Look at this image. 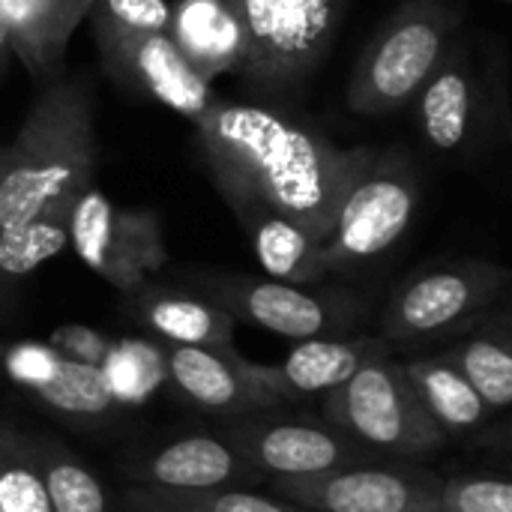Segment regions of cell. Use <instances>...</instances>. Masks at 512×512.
Returning a JSON list of instances; mask_svg holds the SVG:
<instances>
[{
	"label": "cell",
	"instance_id": "6da1fadb",
	"mask_svg": "<svg viewBox=\"0 0 512 512\" xmlns=\"http://www.w3.org/2000/svg\"><path fill=\"white\" fill-rule=\"evenodd\" d=\"M201 159L228 207L258 204L327 240L339 201L372 162V147H339L276 108L216 99L195 120Z\"/></svg>",
	"mask_w": 512,
	"mask_h": 512
},
{
	"label": "cell",
	"instance_id": "7a4b0ae2",
	"mask_svg": "<svg viewBox=\"0 0 512 512\" xmlns=\"http://www.w3.org/2000/svg\"><path fill=\"white\" fill-rule=\"evenodd\" d=\"M93 120L90 84L54 75L0 147V291L69 246V210L99 168Z\"/></svg>",
	"mask_w": 512,
	"mask_h": 512
},
{
	"label": "cell",
	"instance_id": "3957f363",
	"mask_svg": "<svg viewBox=\"0 0 512 512\" xmlns=\"http://www.w3.org/2000/svg\"><path fill=\"white\" fill-rule=\"evenodd\" d=\"M423 141L453 159H477L510 141V84L501 51L462 33L414 96Z\"/></svg>",
	"mask_w": 512,
	"mask_h": 512
},
{
	"label": "cell",
	"instance_id": "277c9868",
	"mask_svg": "<svg viewBox=\"0 0 512 512\" xmlns=\"http://www.w3.org/2000/svg\"><path fill=\"white\" fill-rule=\"evenodd\" d=\"M465 9L450 0H402L354 63L345 102L360 117H384L414 102L462 33Z\"/></svg>",
	"mask_w": 512,
	"mask_h": 512
},
{
	"label": "cell",
	"instance_id": "5b68a950",
	"mask_svg": "<svg viewBox=\"0 0 512 512\" xmlns=\"http://www.w3.org/2000/svg\"><path fill=\"white\" fill-rule=\"evenodd\" d=\"M321 411L324 423L378 459H423L447 444L393 354L360 366L342 387L324 396Z\"/></svg>",
	"mask_w": 512,
	"mask_h": 512
},
{
	"label": "cell",
	"instance_id": "8992f818",
	"mask_svg": "<svg viewBox=\"0 0 512 512\" xmlns=\"http://www.w3.org/2000/svg\"><path fill=\"white\" fill-rule=\"evenodd\" d=\"M420 177L402 150H375L372 162L339 201L333 228L321 243L324 273H348L390 252L414 222Z\"/></svg>",
	"mask_w": 512,
	"mask_h": 512
},
{
	"label": "cell",
	"instance_id": "52a82bcc",
	"mask_svg": "<svg viewBox=\"0 0 512 512\" xmlns=\"http://www.w3.org/2000/svg\"><path fill=\"white\" fill-rule=\"evenodd\" d=\"M510 288V270L486 258H459L411 273L384 303L378 336L387 345L438 339L468 327Z\"/></svg>",
	"mask_w": 512,
	"mask_h": 512
},
{
	"label": "cell",
	"instance_id": "ba28073f",
	"mask_svg": "<svg viewBox=\"0 0 512 512\" xmlns=\"http://www.w3.org/2000/svg\"><path fill=\"white\" fill-rule=\"evenodd\" d=\"M246 57L243 75L261 87H294L330 54L348 0H234Z\"/></svg>",
	"mask_w": 512,
	"mask_h": 512
},
{
	"label": "cell",
	"instance_id": "9c48e42d",
	"mask_svg": "<svg viewBox=\"0 0 512 512\" xmlns=\"http://www.w3.org/2000/svg\"><path fill=\"white\" fill-rule=\"evenodd\" d=\"M198 291L222 306L234 321L255 324L282 339H318L345 336L363 318L366 303L354 294L339 291H306L279 279H258L246 273H198Z\"/></svg>",
	"mask_w": 512,
	"mask_h": 512
},
{
	"label": "cell",
	"instance_id": "30bf717a",
	"mask_svg": "<svg viewBox=\"0 0 512 512\" xmlns=\"http://www.w3.org/2000/svg\"><path fill=\"white\" fill-rule=\"evenodd\" d=\"M69 249L111 288L132 294L168 261L162 222L153 210L120 207L90 186L69 210Z\"/></svg>",
	"mask_w": 512,
	"mask_h": 512
},
{
	"label": "cell",
	"instance_id": "8fae6325",
	"mask_svg": "<svg viewBox=\"0 0 512 512\" xmlns=\"http://www.w3.org/2000/svg\"><path fill=\"white\" fill-rule=\"evenodd\" d=\"M222 441L261 477H312L348 465H363L378 456L348 441L324 420L285 417L270 411H255L234 417Z\"/></svg>",
	"mask_w": 512,
	"mask_h": 512
},
{
	"label": "cell",
	"instance_id": "7c38bea8",
	"mask_svg": "<svg viewBox=\"0 0 512 512\" xmlns=\"http://www.w3.org/2000/svg\"><path fill=\"white\" fill-rule=\"evenodd\" d=\"M444 477L405 462H363L312 477H273V492L312 512H438Z\"/></svg>",
	"mask_w": 512,
	"mask_h": 512
},
{
	"label": "cell",
	"instance_id": "4fadbf2b",
	"mask_svg": "<svg viewBox=\"0 0 512 512\" xmlns=\"http://www.w3.org/2000/svg\"><path fill=\"white\" fill-rule=\"evenodd\" d=\"M105 69L123 87L189 117L192 123L210 111L219 99L213 81H207L174 45L168 33H126L93 36Z\"/></svg>",
	"mask_w": 512,
	"mask_h": 512
},
{
	"label": "cell",
	"instance_id": "5bb4252c",
	"mask_svg": "<svg viewBox=\"0 0 512 512\" xmlns=\"http://www.w3.org/2000/svg\"><path fill=\"white\" fill-rule=\"evenodd\" d=\"M165 378L198 408L219 417H243L279 408L282 402L258 378V363L237 354V348H195L165 345Z\"/></svg>",
	"mask_w": 512,
	"mask_h": 512
},
{
	"label": "cell",
	"instance_id": "9a60e30c",
	"mask_svg": "<svg viewBox=\"0 0 512 512\" xmlns=\"http://www.w3.org/2000/svg\"><path fill=\"white\" fill-rule=\"evenodd\" d=\"M6 375L66 417H105L114 396L99 366L75 363L48 342H18L0 351Z\"/></svg>",
	"mask_w": 512,
	"mask_h": 512
},
{
	"label": "cell",
	"instance_id": "2e32d148",
	"mask_svg": "<svg viewBox=\"0 0 512 512\" xmlns=\"http://www.w3.org/2000/svg\"><path fill=\"white\" fill-rule=\"evenodd\" d=\"M132 486L165 492H210V489H249L264 480L249 468L222 438L189 435L168 441L126 468Z\"/></svg>",
	"mask_w": 512,
	"mask_h": 512
},
{
	"label": "cell",
	"instance_id": "e0dca14e",
	"mask_svg": "<svg viewBox=\"0 0 512 512\" xmlns=\"http://www.w3.org/2000/svg\"><path fill=\"white\" fill-rule=\"evenodd\" d=\"M381 336H318L297 342L288 357L276 366L258 363V378L273 390V396L285 402L327 396L342 387L360 366L369 360L390 354Z\"/></svg>",
	"mask_w": 512,
	"mask_h": 512
},
{
	"label": "cell",
	"instance_id": "ac0fdd59",
	"mask_svg": "<svg viewBox=\"0 0 512 512\" xmlns=\"http://www.w3.org/2000/svg\"><path fill=\"white\" fill-rule=\"evenodd\" d=\"M93 0H0V15L30 78L48 81L63 72L72 33L87 18Z\"/></svg>",
	"mask_w": 512,
	"mask_h": 512
},
{
	"label": "cell",
	"instance_id": "d6986e66",
	"mask_svg": "<svg viewBox=\"0 0 512 512\" xmlns=\"http://www.w3.org/2000/svg\"><path fill=\"white\" fill-rule=\"evenodd\" d=\"M168 36L207 81L243 69L246 36L234 0L171 3Z\"/></svg>",
	"mask_w": 512,
	"mask_h": 512
},
{
	"label": "cell",
	"instance_id": "ffe728a7",
	"mask_svg": "<svg viewBox=\"0 0 512 512\" xmlns=\"http://www.w3.org/2000/svg\"><path fill=\"white\" fill-rule=\"evenodd\" d=\"M129 297L135 318L165 345L234 348L237 321L204 294L147 282Z\"/></svg>",
	"mask_w": 512,
	"mask_h": 512
},
{
	"label": "cell",
	"instance_id": "44dd1931",
	"mask_svg": "<svg viewBox=\"0 0 512 512\" xmlns=\"http://www.w3.org/2000/svg\"><path fill=\"white\" fill-rule=\"evenodd\" d=\"M231 210L270 279L291 285H315L327 276L321 267V240L303 225L258 204H234Z\"/></svg>",
	"mask_w": 512,
	"mask_h": 512
},
{
	"label": "cell",
	"instance_id": "7402d4cb",
	"mask_svg": "<svg viewBox=\"0 0 512 512\" xmlns=\"http://www.w3.org/2000/svg\"><path fill=\"white\" fill-rule=\"evenodd\" d=\"M402 369L444 438H471L498 417L444 354L408 360Z\"/></svg>",
	"mask_w": 512,
	"mask_h": 512
},
{
	"label": "cell",
	"instance_id": "603a6c76",
	"mask_svg": "<svg viewBox=\"0 0 512 512\" xmlns=\"http://www.w3.org/2000/svg\"><path fill=\"white\" fill-rule=\"evenodd\" d=\"M444 357L465 375V381L477 390V396L492 408V414L504 417L512 405V342L507 324H495L492 330H480L462 342H456Z\"/></svg>",
	"mask_w": 512,
	"mask_h": 512
},
{
	"label": "cell",
	"instance_id": "cb8c5ba5",
	"mask_svg": "<svg viewBox=\"0 0 512 512\" xmlns=\"http://www.w3.org/2000/svg\"><path fill=\"white\" fill-rule=\"evenodd\" d=\"M33 444L51 512H111L102 483L60 441L42 438Z\"/></svg>",
	"mask_w": 512,
	"mask_h": 512
},
{
	"label": "cell",
	"instance_id": "d4e9b609",
	"mask_svg": "<svg viewBox=\"0 0 512 512\" xmlns=\"http://www.w3.org/2000/svg\"><path fill=\"white\" fill-rule=\"evenodd\" d=\"M0 512H51L33 438L0 426Z\"/></svg>",
	"mask_w": 512,
	"mask_h": 512
},
{
	"label": "cell",
	"instance_id": "484cf974",
	"mask_svg": "<svg viewBox=\"0 0 512 512\" xmlns=\"http://www.w3.org/2000/svg\"><path fill=\"white\" fill-rule=\"evenodd\" d=\"M99 369L108 381L114 405L141 402L165 378L162 342H141V339L114 342Z\"/></svg>",
	"mask_w": 512,
	"mask_h": 512
},
{
	"label": "cell",
	"instance_id": "4316f807",
	"mask_svg": "<svg viewBox=\"0 0 512 512\" xmlns=\"http://www.w3.org/2000/svg\"><path fill=\"white\" fill-rule=\"evenodd\" d=\"M93 36H126V33H168L171 3L168 0H93L87 9Z\"/></svg>",
	"mask_w": 512,
	"mask_h": 512
},
{
	"label": "cell",
	"instance_id": "83f0119b",
	"mask_svg": "<svg viewBox=\"0 0 512 512\" xmlns=\"http://www.w3.org/2000/svg\"><path fill=\"white\" fill-rule=\"evenodd\" d=\"M438 512H512V483L504 474H459L441 483Z\"/></svg>",
	"mask_w": 512,
	"mask_h": 512
},
{
	"label": "cell",
	"instance_id": "f1b7e54d",
	"mask_svg": "<svg viewBox=\"0 0 512 512\" xmlns=\"http://www.w3.org/2000/svg\"><path fill=\"white\" fill-rule=\"evenodd\" d=\"M150 489V486H147ZM156 498L189 512H312L279 495H258L249 489H210V492H165L150 489Z\"/></svg>",
	"mask_w": 512,
	"mask_h": 512
},
{
	"label": "cell",
	"instance_id": "f546056e",
	"mask_svg": "<svg viewBox=\"0 0 512 512\" xmlns=\"http://www.w3.org/2000/svg\"><path fill=\"white\" fill-rule=\"evenodd\" d=\"M48 345L75 360V363H87V366H102L114 339H108L105 333L93 330V327H81V324H66V327H57L51 336H48Z\"/></svg>",
	"mask_w": 512,
	"mask_h": 512
},
{
	"label": "cell",
	"instance_id": "4dcf8cb0",
	"mask_svg": "<svg viewBox=\"0 0 512 512\" xmlns=\"http://www.w3.org/2000/svg\"><path fill=\"white\" fill-rule=\"evenodd\" d=\"M117 512H189L156 498L147 486H129L123 495H120V510Z\"/></svg>",
	"mask_w": 512,
	"mask_h": 512
},
{
	"label": "cell",
	"instance_id": "1f68e13d",
	"mask_svg": "<svg viewBox=\"0 0 512 512\" xmlns=\"http://www.w3.org/2000/svg\"><path fill=\"white\" fill-rule=\"evenodd\" d=\"M12 42H9V33H6V24H3V15H0V78L6 75V66L12 60Z\"/></svg>",
	"mask_w": 512,
	"mask_h": 512
},
{
	"label": "cell",
	"instance_id": "d6a6232c",
	"mask_svg": "<svg viewBox=\"0 0 512 512\" xmlns=\"http://www.w3.org/2000/svg\"><path fill=\"white\" fill-rule=\"evenodd\" d=\"M0 351H3V345H0Z\"/></svg>",
	"mask_w": 512,
	"mask_h": 512
}]
</instances>
